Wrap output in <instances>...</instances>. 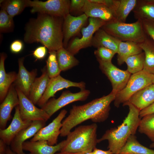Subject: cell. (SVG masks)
Here are the masks:
<instances>
[{"instance_id": "6da1fadb", "label": "cell", "mask_w": 154, "mask_h": 154, "mask_svg": "<svg viewBox=\"0 0 154 154\" xmlns=\"http://www.w3.org/2000/svg\"><path fill=\"white\" fill-rule=\"evenodd\" d=\"M62 18L38 13L37 17L31 20L26 27L25 41L40 42L49 51H57L63 47Z\"/></svg>"}, {"instance_id": "7a4b0ae2", "label": "cell", "mask_w": 154, "mask_h": 154, "mask_svg": "<svg viewBox=\"0 0 154 154\" xmlns=\"http://www.w3.org/2000/svg\"><path fill=\"white\" fill-rule=\"evenodd\" d=\"M116 96L111 92L84 104L73 106L68 116L62 121L60 136H67L74 127L88 119L95 123L105 121L109 116L110 104Z\"/></svg>"}, {"instance_id": "3957f363", "label": "cell", "mask_w": 154, "mask_h": 154, "mask_svg": "<svg viewBox=\"0 0 154 154\" xmlns=\"http://www.w3.org/2000/svg\"><path fill=\"white\" fill-rule=\"evenodd\" d=\"M123 106H128L129 112L123 123L117 127L106 130L98 140V143L107 140L108 148L113 154H119L128 139L131 135H135L141 119L139 117L140 111L133 105L125 103L123 104Z\"/></svg>"}, {"instance_id": "277c9868", "label": "cell", "mask_w": 154, "mask_h": 154, "mask_svg": "<svg viewBox=\"0 0 154 154\" xmlns=\"http://www.w3.org/2000/svg\"><path fill=\"white\" fill-rule=\"evenodd\" d=\"M97 125L95 123L80 126L70 131L60 151L87 153L91 152L98 143Z\"/></svg>"}, {"instance_id": "5b68a950", "label": "cell", "mask_w": 154, "mask_h": 154, "mask_svg": "<svg viewBox=\"0 0 154 154\" xmlns=\"http://www.w3.org/2000/svg\"><path fill=\"white\" fill-rule=\"evenodd\" d=\"M119 40L141 43L147 36L142 22L140 20L133 23H126L116 20L107 22L101 28Z\"/></svg>"}, {"instance_id": "8992f818", "label": "cell", "mask_w": 154, "mask_h": 154, "mask_svg": "<svg viewBox=\"0 0 154 154\" xmlns=\"http://www.w3.org/2000/svg\"><path fill=\"white\" fill-rule=\"evenodd\" d=\"M153 74L142 70L131 75L125 87L116 94L114 104L119 107L135 93L152 84Z\"/></svg>"}, {"instance_id": "52a82bcc", "label": "cell", "mask_w": 154, "mask_h": 154, "mask_svg": "<svg viewBox=\"0 0 154 154\" xmlns=\"http://www.w3.org/2000/svg\"><path fill=\"white\" fill-rule=\"evenodd\" d=\"M70 1L68 0H48L45 1L28 0L32 13H38L64 18L69 14Z\"/></svg>"}, {"instance_id": "ba28073f", "label": "cell", "mask_w": 154, "mask_h": 154, "mask_svg": "<svg viewBox=\"0 0 154 154\" xmlns=\"http://www.w3.org/2000/svg\"><path fill=\"white\" fill-rule=\"evenodd\" d=\"M89 19L88 26L82 29V36L81 38H74L66 49L74 55L81 49L91 46L94 34L106 23L97 18L90 17Z\"/></svg>"}, {"instance_id": "9c48e42d", "label": "cell", "mask_w": 154, "mask_h": 154, "mask_svg": "<svg viewBox=\"0 0 154 154\" xmlns=\"http://www.w3.org/2000/svg\"><path fill=\"white\" fill-rule=\"evenodd\" d=\"M99 68L110 81L112 86V93L116 94L123 89L126 85L131 74L127 70H121L114 65L112 62H106L97 60Z\"/></svg>"}, {"instance_id": "30bf717a", "label": "cell", "mask_w": 154, "mask_h": 154, "mask_svg": "<svg viewBox=\"0 0 154 154\" xmlns=\"http://www.w3.org/2000/svg\"><path fill=\"white\" fill-rule=\"evenodd\" d=\"M90 94V91L86 89L76 93L68 90L64 91L58 98L49 100L41 108L50 117L58 110L70 103L86 100Z\"/></svg>"}, {"instance_id": "8fae6325", "label": "cell", "mask_w": 154, "mask_h": 154, "mask_svg": "<svg viewBox=\"0 0 154 154\" xmlns=\"http://www.w3.org/2000/svg\"><path fill=\"white\" fill-rule=\"evenodd\" d=\"M19 100V105L21 117L24 121H40L46 122L50 117L41 108L36 107L29 98L16 88Z\"/></svg>"}, {"instance_id": "7c38bea8", "label": "cell", "mask_w": 154, "mask_h": 154, "mask_svg": "<svg viewBox=\"0 0 154 154\" xmlns=\"http://www.w3.org/2000/svg\"><path fill=\"white\" fill-rule=\"evenodd\" d=\"M67 113V111L66 110H62L52 122L41 128L30 141H45L50 145L57 144L58 138L59 135H60V129L62 126V121Z\"/></svg>"}, {"instance_id": "4fadbf2b", "label": "cell", "mask_w": 154, "mask_h": 154, "mask_svg": "<svg viewBox=\"0 0 154 154\" xmlns=\"http://www.w3.org/2000/svg\"><path fill=\"white\" fill-rule=\"evenodd\" d=\"M86 83L83 81L75 82L65 79L60 75L50 78L47 88L37 104L41 108L49 100L53 97L58 91L64 88L74 87L80 88L81 90L85 89Z\"/></svg>"}, {"instance_id": "5bb4252c", "label": "cell", "mask_w": 154, "mask_h": 154, "mask_svg": "<svg viewBox=\"0 0 154 154\" xmlns=\"http://www.w3.org/2000/svg\"><path fill=\"white\" fill-rule=\"evenodd\" d=\"M24 58L22 57L18 60L19 71L13 84L16 88L29 98L31 87L36 78L37 70L28 71L24 65Z\"/></svg>"}, {"instance_id": "9a60e30c", "label": "cell", "mask_w": 154, "mask_h": 154, "mask_svg": "<svg viewBox=\"0 0 154 154\" xmlns=\"http://www.w3.org/2000/svg\"><path fill=\"white\" fill-rule=\"evenodd\" d=\"M45 124L46 122L43 121H33L29 126L22 130L13 139L10 145L11 150L16 154H25L23 149V143L33 137Z\"/></svg>"}, {"instance_id": "2e32d148", "label": "cell", "mask_w": 154, "mask_h": 154, "mask_svg": "<svg viewBox=\"0 0 154 154\" xmlns=\"http://www.w3.org/2000/svg\"><path fill=\"white\" fill-rule=\"evenodd\" d=\"M32 121H24L21 118L19 105L15 107V111L12 121L8 127L0 129V138L8 146L22 130L29 126Z\"/></svg>"}, {"instance_id": "e0dca14e", "label": "cell", "mask_w": 154, "mask_h": 154, "mask_svg": "<svg viewBox=\"0 0 154 154\" xmlns=\"http://www.w3.org/2000/svg\"><path fill=\"white\" fill-rule=\"evenodd\" d=\"M19 104L18 93L13 84L11 86L6 97L0 105V129L6 128L7 122L11 116L12 110Z\"/></svg>"}, {"instance_id": "ac0fdd59", "label": "cell", "mask_w": 154, "mask_h": 154, "mask_svg": "<svg viewBox=\"0 0 154 154\" xmlns=\"http://www.w3.org/2000/svg\"><path fill=\"white\" fill-rule=\"evenodd\" d=\"M84 13L77 17L70 14L64 19L63 33V47H66L69 39L81 29L88 18Z\"/></svg>"}, {"instance_id": "d6986e66", "label": "cell", "mask_w": 154, "mask_h": 154, "mask_svg": "<svg viewBox=\"0 0 154 154\" xmlns=\"http://www.w3.org/2000/svg\"><path fill=\"white\" fill-rule=\"evenodd\" d=\"M87 17L100 19L106 22L116 20L113 10L106 5L85 0L82 10Z\"/></svg>"}, {"instance_id": "ffe728a7", "label": "cell", "mask_w": 154, "mask_h": 154, "mask_svg": "<svg viewBox=\"0 0 154 154\" xmlns=\"http://www.w3.org/2000/svg\"><path fill=\"white\" fill-rule=\"evenodd\" d=\"M65 140L53 146L45 141H26L23 144V150L29 151L27 154H55L60 151L63 147Z\"/></svg>"}, {"instance_id": "44dd1931", "label": "cell", "mask_w": 154, "mask_h": 154, "mask_svg": "<svg viewBox=\"0 0 154 154\" xmlns=\"http://www.w3.org/2000/svg\"><path fill=\"white\" fill-rule=\"evenodd\" d=\"M154 102V84H152L133 94L124 104H131L140 111Z\"/></svg>"}, {"instance_id": "7402d4cb", "label": "cell", "mask_w": 154, "mask_h": 154, "mask_svg": "<svg viewBox=\"0 0 154 154\" xmlns=\"http://www.w3.org/2000/svg\"><path fill=\"white\" fill-rule=\"evenodd\" d=\"M7 55L4 53L0 54V102L1 103L6 97L9 89L15 81L17 74L15 72L7 73L4 62Z\"/></svg>"}, {"instance_id": "603a6c76", "label": "cell", "mask_w": 154, "mask_h": 154, "mask_svg": "<svg viewBox=\"0 0 154 154\" xmlns=\"http://www.w3.org/2000/svg\"><path fill=\"white\" fill-rule=\"evenodd\" d=\"M50 80L46 66L42 70V74L39 77L36 78L31 87L29 99L35 105L44 94Z\"/></svg>"}, {"instance_id": "cb8c5ba5", "label": "cell", "mask_w": 154, "mask_h": 154, "mask_svg": "<svg viewBox=\"0 0 154 154\" xmlns=\"http://www.w3.org/2000/svg\"><path fill=\"white\" fill-rule=\"evenodd\" d=\"M120 41L101 28L95 33L92 45L97 48L101 47H106L117 53Z\"/></svg>"}, {"instance_id": "d4e9b609", "label": "cell", "mask_w": 154, "mask_h": 154, "mask_svg": "<svg viewBox=\"0 0 154 154\" xmlns=\"http://www.w3.org/2000/svg\"><path fill=\"white\" fill-rule=\"evenodd\" d=\"M133 11L137 20L154 21V0H137Z\"/></svg>"}, {"instance_id": "484cf974", "label": "cell", "mask_w": 154, "mask_h": 154, "mask_svg": "<svg viewBox=\"0 0 154 154\" xmlns=\"http://www.w3.org/2000/svg\"><path fill=\"white\" fill-rule=\"evenodd\" d=\"M137 0H114L112 9L113 10L116 20L125 23L130 12L133 11Z\"/></svg>"}, {"instance_id": "4316f807", "label": "cell", "mask_w": 154, "mask_h": 154, "mask_svg": "<svg viewBox=\"0 0 154 154\" xmlns=\"http://www.w3.org/2000/svg\"><path fill=\"white\" fill-rule=\"evenodd\" d=\"M145 54L143 70L154 74V41L147 35L144 40L139 44Z\"/></svg>"}, {"instance_id": "83f0119b", "label": "cell", "mask_w": 154, "mask_h": 154, "mask_svg": "<svg viewBox=\"0 0 154 154\" xmlns=\"http://www.w3.org/2000/svg\"><path fill=\"white\" fill-rule=\"evenodd\" d=\"M142 52V49L138 43L130 41H120L117 53V63L119 65H121L129 57Z\"/></svg>"}, {"instance_id": "f1b7e54d", "label": "cell", "mask_w": 154, "mask_h": 154, "mask_svg": "<svg viewBox=\"0 0 154 154\" xmlns=\"http://www.w3.org/2000/svg\"><path fill=\"white\" fill-rule=\"evenodd\" d=\"M119 154H154V150L141 144L133 135L128 139Z\"/></svg>"}, {"instance_id": "f546056e", "label": "cell", "mask_w": 154, "mask_h": 154, "mask_svg": "<svg viewBox=\"0 0 154 154\" xmlns=\"http://www.w3.org/2000/svg\"><path fill=\"white\" fill-rule=\"evenodd\" d=\"M64 47L56 51L57 58L61 71H65L77 65L78 60Z\"/></svg>"}, {"instance_id": "4dcf8cb0", "label": "cell", "mask_w": 154, "mask_h": 154, "mask_svg": "<svg viewBox=\"0 0 154 154\" xmlns=\"http://www.w3.org/2000/svg\"><path fill=\"white\" fill-rule=\"evenodd\" d=\"M1 9L5 10L11 17L21 13L25 8L29 7L28 0H1Z\"/></svg>"}, {"instance_id": "1f68e13d", "label": "cell", "mask_w": 154, "mask_h": 154, "mask_svg": "<svg viewBox=\"0 0 154 154\" xmlns=\"http://www.w3.org/2000/svg\"><path fill=\"white\" fill-rule=\"evenodd\" d=\"M138 131L146 135L154 142V114L146 115L141 119Z\"/></svg>"}, {"instance_id": "d6a6232c", "label": "cell", "mask_w": 154, "mask_h": 154, "mask_svg": "<svg viewBox=\"0 0 154 154\" xmlns=\"http://www.w3.org/2000/svg\"><path fill=\"white\" fill-rule=\"evenodd\" d=\"M145 61L144 52L130 56L125 61L127 66V70L131 74H134L142 70Z\"/></svg>"}, {"instance_id": "836d02e7", "label": "cell", "mask_w": 154, "mask_h": 154, "mask_svg": "<svg viewBox=\"0 0 154 154\" xmlns=\"http://www.w3.org/2000/svg\"><path fill=\"white\" fill-rule=\"evenodd\" d=\"M49 55L46 61V66L48 76L50 78L59 75L61 71L57 60L56 51H49Z\"/></svg>"}, {"instance_id": "e575fe53", "label": "cell", "mask_w": 154, "mask_h": 154, "mask_svg": "<svg viewBox=\"0 0 154 154\" xmlns=\"http://www.w3.org/2000/svg\"><path fill=\"white\" fill-rule=\"evenodd\" d=\"M14 26L13 17L4 10L0 11V31L1 32H8L12 30Z\"/></svg>"}, {"instance_id": "d590c367", "label": "cell", "mask_w": 154, "mask_h": 154, "mask_svg": "<svg viewBox=\"0 0 154 154\" xmlns=\"http://www.w3.org/2000/svg\"><path fill=\"white\" fill-rule=\"evenodd\" d=\"M116 52L108 48L101 47L94 51V54L97 60L106 62H112V60Z\"/></svg>"}, {"instance_id": "8d00e7d4", "label": "cell", "mask_w": 154, "mask_h": 154, "mask_svg": "<svg viewBox=\"0 0 154 154\" xmlns=\"http://www.w3.org/2000/svg\"><path fill=\"white\" fill-rule=\"evenodd\" d=\"M142 22L145 33L154 41V21L146 20Z\"/></svg>"}, {"instance_id": "74e56055", "label": "cell", "mask_w": 154, "mask_h": 154, "mask_svg": "<svg viewBox=\"0 0 154 154\" xmlns=\"http://www.w3.org/2000/svg\"><path fill=\"white\" fill-rule=\"evenodd\" d=\"M85 0H72L70 7V11H82Z\"/></svg>"}, {"instance_id": "f35d334b", "label": "cell", "mask_w": 154, "mask_h": 154, "mask_svg": "<svg viewBox=\"0 0 154 154\" xmlns=\"http://www.w3.org/2000/svg\"><path fill=\"white\" fill-rule=\"evenodd\" d=\"M24 47L23 44L21 40H16L13 41L11 44L10 50L13 53H18L21 52Z\"/></svg>"}, {"instance_id": "ab89813d", "label": "cell", "mask_w": 154, "mask_h": 154, "mask_svg": "<svg viewBox=\"0 0 154 154\" xmlns=\"http://www.w3.org/2000/svg\"><path fill=\"white\" fill-rule=\"evenodd\" d=\"M47 52L46 47L44 46H39L33 52L34 56L37 59H42L46 56Z\"/></svg>"}, {"instance_id": "60d3db41", "label": "cell", "mask_w": 154, "mask_h": 154, "mask_svg": "<svg viewBox=\"0 0 154 154\" xmlns=\"http://www.w3.org/2000/svg\"><path fill=\"white\" fill-rule=\"evenodd\" d=\"M153 114H154V102L148 107L140 111L139 117L141 118L146 115Z\"/></svg>"}, {"instance_id": "b9f144b4", "label": "cell", "mask_w": 154, "mask_h": 154, "mask_svg": "<svg viewBox=\"0 0 154 154\" xmlns=\"http://www.w3.org/2000/svg\"><path fill=\"white\" fill-rule=\"evenodd\" d=\"M85 154H113L109 149L104 151L99 149L96 147L94 148L91 152L85 153Z\"/></svg>"}, {"instance_id": "7bdbcfd3", "label": "cell", "mask_w": 154, "mask_h": 154, "mask_svg": "<svg viewBox=\"0 0 154 154\" xmlns=\"http://www.w3.org/2000/svg\"><path fill=\"white\" fill-rule=\"evenodd\" d=\"M8 145L0 139V154H6Z\"/></svg>"}, {"instance_id": "ee69618b", "label": "cell", "mask_w": 154, "mask_h": 154, "mask_svg": "<svg viewBox=\"0 0 154 154\" xmlns=\"http://www.w3.org/2000/svg\"><path fill=\"white\" fill-rule=\"evenodd\" d=\"M84 153H72L65 151H60L55 154H85Z\"/></svg>"}, {"instance_id": "f6af8a7d", "label": "cell", "mask_w": 154, "mask_h": 154, "mask_svg": "<svg viewBox=\"0 0 154 154\" xmlns=\"http://www.w3.org/2000/svg\"><path fill=\"white\" fill-rule=\"evenodd\" d=\"M6 154H16L11 149L9 146H8Z\"/></svg>"}, {"instance_id": "bcb514c9", "label": "cell", "mask_w": 154, "mask_h": 154, "mask_svg": "<svg viewBox=\"0 0 154 154\" xmlns=\"http://www.w3.org/2000/svg\"><path fill=\"white\" fill-rule=\"evenodd\" d=\"M150 147L151 148H154V142H153L150 145Z\"/></svg>"}, {"instance_id": "7dc6e473", "label": "cell", "mask_w": 154, "mask_h": 154, "mask_svg": "<svg viewBox=\"0 0 154 154\" xmlns=\"http://www.w3.org/2000/svg\"><path fill=\"white\" fill-rule=\"evenodd\" d=\"M152 83L154 84V74H153L152 79Z\"/></svg>"}]
</instances>
